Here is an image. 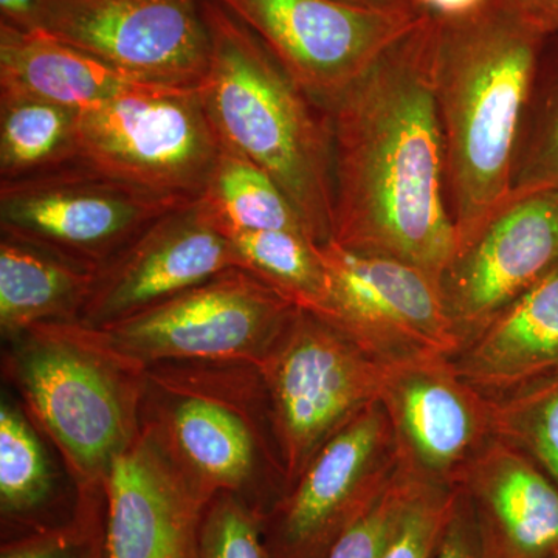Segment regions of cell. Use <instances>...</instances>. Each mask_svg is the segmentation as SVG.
<instances>
[{
  "label": "cell",
  "mask_w": 558,
  "mask_h": 558,
  "mask_svg": "<svg viewBox=\"0 0 558 558\" xmlns=\"http://www.w3.org/2000/svg\"><path fill=\"white\" fill-rule=\"evenodd\" d=\"M458 488L457 502L435 558H484L472 506Z\"/></svg>",
  "instance_id": "4dcf8cb0"
},
{
  "label": "cell",
  "mask_w": 558,
  "mask_h": 558,
  "mask_svg": "<svg viewBox=\"0 0 558 558\" xmlns=\"http://www.w3.org/2000/svg\"><path fill=\"white\" fill-rule=\"evenodd\" d=\"M339 2L362 7H416L414 0H339Z\"/></svg>",
  "instance_id": "d590c367"
},
{
  "label": "cell",
  "mask_w": 558,
  "mask_h": 558,
  "mask_svg": "<svg viewBox=\"0 0 558 558\" xmlns=\"http://www.w3.org/2000/svg\"><path fill=\"white\" fill-rule=\"evenodd\" d=\"M537 193H558V35L539 51L510 168L509 201Z\"/></svg>",
  "instance_id": "cb8c5ba5"
},
{
  "label": "cell",
  "mask_w": 558,
  "mask_h": 558,
  "mask_svg": "<svg viewBox=\"0 0 558 558\" xmlns=\"http://www.w3.org/2000/svg\"><path fill=\"white\" fill-rule=\"evenodd\" d=\"M543 35H558V0H501Z\"/></svg>",
  "instance_id": "1f68e13d"
},
{
  "label": "cell",
  "mask_w": 558,
  "mask_h": 558,
  "mask_svg": "<svg viewBox=\"0 0 558 558\" xmlns=\"http://www.w3.org/2000/svg\"><path fill=\"white\" fill-rule=\"evenodd\" d=\"M43 0H0V24L21 32H39Z\"/></svg>",
  "instance_id": "d6a6232c"
},
{
  "label": "cell",
  "mask_w": 558,
  "mask_h": 558,
  "mask_svg": "<svg viewBox=\"0 0 558 558\" xmlns=\"http://www.w3.org/2000/svg\"><path fill=\"white\" fill-rule=\"evenodd\" d=\"M546 38L501 0L472 16L436 17L433 89L457 253L508 205L521 113Z\"/></svg>",
  "instance_id": "7a4b0ae2"
},
{
  "label": "cell",
  "mask_w": 558,
  "mask_h": 558,
  "mask_svg": "<svg viewBox=\"0 0 558 558\" xmlns=\"http://www.w3.org/2000/svg\"><path fill=\"white\" fill-rule=\"evenodd\" d=\"M490 403L495 435L534 459L558 486V369Z\"/></svg>",
  "instance_id": "484cf974"
},
{
  "label": "cell",
  "mask_w": 558,
  "mask_h": 558,
  "mask_svg": "<svg viewBox=\"0 0 558 558\" xmlns=\"http://www.w3.org/2000/svg\"><path fill=\"white\" fill-rule=\"evenodd\" d=\"M328 274V300L317 317L384 366L451 359L462 343L439 281L403 260L317 244Z\"/></svg>",
  "instance_id": "52a82bcc"
},
{
  "label": "cell",
  "mask_w": 558,
  "mask_h": 558,
  "mask_svg": "<svg viewBox=\"0 0 558 558\" xmlns=\"http://www.w3.org/2000/svg\"><path fill=\"white\" fill-rule=\"evenodd\" d=\"M142 84L47 33L0 24V94L83 112Z\"/></svg>",
  "instance_id": "d6986e66"
},
{
  "label": "cell",
  "mask_w": 558,
  "mask_h": 558,
  "mask_svg": "<svg viewBox=\"0 0 558 558\" xmlns=\"http://www.w3.org/2000/svg\"><path fill=\"white\" fill-rule=\"evenodd\" d=\"M436 17L374 62L328 106L333 135L332 240L440 279L457 253L446 143L433 89Z\"/></svg>",
  "instance_id": "6da1fadb"
},
{
  "label": "cell",
  "mask_w": 558,
  "mask_h": 558,
  "mask_svg": "<svg viewBox=\"0 0 558 558\" xmlns=\"http://www.w3.org/2000/svg\"><path fill=\"white\" fill-rule=\"evenodd\" d=\"M204 0H43L39 32L130 78L201 87L211 40Z\"/></svg>",
  "instance_id": "30bf717a"
},
{
  "label": "cell",
  "mask_w": 558,
  "mask_h": 558,
  "mask_svg": "<svg viewBox=\"0 0 558 558\" xmlns=\"http://www.w3.org/2000/svg\"><path fill=\"white\" fill-rule=\"evenodd\" d=\"M484 558H553L558 486L537 462L495 436L459 476Z\"/></svg>",
  "instance_id": "2e32d148"
},
{
  "label": "cell",
  "mask_w": 558,
  "mask_h": 558,
  "mask_svg": "<svg viewBox=\"0 0 558 558\" xmlns=\"http://www.w3.org/2000/svg\"><path fill=\"white\" fill-rule=\"evenodd\" d=\"M451 365L488 399L558 369V266L499 312Z\"/></svg>",
  "instance_id": "e0dca14e"
},
{
  "label": "cell",
  "mask_w": 558,
  "mask_h": 558,
  "mask_svg": "<svg viewBox=\"0 0 558 558\" xmlns=\"http://www.w3.org/2000/svg\"><path fill=\"white\" fill-rule=\"evenodd\" d=\"M80 112L22 95L0 94V183L78 161Z\"/></svg>",
  "instance_id": "44dd1931"
},
{
  "label": "cell",
  "mask_w": 558,
  "mask_h": 558,
  "mask_svg": "<svg viewBox=\"0 0 558 558\" xmlns=\"http://www.w3.org/2000/svg\"><path fill=\"white\" fill-rule=\"evenodd\" d=\"M202 558H269L255 521L234 501L216 506L202 537Z\"/></svg>",
  "instance_id": "f546056e"
},
{
  "label": "cell",
  "mask_w": 558,
  "mask_h": 558,
  "mask_svg": "<svg viewBox=\"0 0 558 558\" xmlns=\"http://www.w3.org/2000/svg\"><path fill=\"white\" fill-rule=\"evenodd\" d=\"M490 0H414L417 9L440 20H459L478 13Z\"/></svg>",
  "instance_id": "836d02e7"
},
{
  "label": "cell",
  "mask_w": 558,
  "mask_h": 558,
  "mask_svg": "<svg viewBox=\"0 0 558 558\" xmlns=\"http://www.w3.org/2000/svg\"><path fill=\"white\" fill-rule=\"evenodd\" d=\"M293 306L260 279L230 269L119 322L73 336L121 366L159 360H252L278 340Z\"/></svg>",
  "instance_id": "277c9868"
},
{
  "label": "cell",
  "mask_w": 558,
  "mask_h": 558,
  "mask_svg": "<svg viewBox=\"0 0 558 558\" xmlns=\"http://www.w3.org/2000/svg\"><path fill=\"white\" fill-rule=\"evenodd\" d=\"M399 469L398 440L379 399L333 435L290 486L279 515V558L328 557Z\"/></svg>",
  "instance_id": "7c38bea8"
},
{
  "label": "cell",
  "mask_w": 558,
  "mask_h": 558,
  "mask_svg": "<svg viewBox=\"0 0 558 558\" xmlns=\"http://www.w3.org/2000/svg\"><path fill=\"white\" fill-rule=\"evenodd\" d=\"M17 379L33 410L84 473L108 472L131 444V414L112 360L73 336L68 322L28 330Z\"/></svg>",
  "instance_id": "8fae6325"
},
{
  "label": "cell",
  "mask_w": 558,
  "mask_h": 558,
  "mask_svg": "<svg viewBox=\"0 0 558 558\" xmlns=\"http://www.w3.org/2000/svg\"><path fill=\"white\" fill-rule=\"evenodd\" d=\"M211 54L202 100L220 142L255 163L299 213L315 244L332 240L333 135L329 109L279 64L244 22L202 2Z\"/></svg>",
  "instance_id": "3957f363"
},
{
  "label": "cell",
  "mask_w": 558,
  "mask_h": 558,
  "mask_svg": "<svg viewBox=\"0 0 558 558\" xmlns=\"http://www.w3.org/2000/svg\"><path fill=\"white\" fill-rule=\"evenodd\" d=\"M557 266L558 193L509 201L439 279L462 347Z\"/></svg>",
  "instance_id": "5bb4252c"
},
{
  "label": "cell",
  "mask_w": 558,
  "mask_h": 558,
  "mask_svg": "<svg viewBox=\"0 0 558 558\" xmlns=\"http://www.w3.org/2000/svg\"><path fill=\"white\" fill-rule=\"evenodd\" d=\"M94 279V270L2 233L0 326L3 333L13 336L47 323L75 322Z\"/></svg>",
  "instance_id": "ffe728a7"
},
{
  "label": "cell",
  "mask_w": 558,
  "mask_h": 558,
  "mask_svg": "<svg viewBox=\"0 0 558 558\" xmlns=\"http://www.w3.org/2000/svg\"><path fill=\"white\" fill-rule=\"evenodd\" d=\"M258 365L288 486L333 435L380 399L388 369L303 310L293 312Z\"/></svg>",
  "instance_id": "8992f818"
},
{
  "label": "cell",
  "mask_w": 558,
  "mask_h": 558,
  "mask_svg": "<svg viewBox=\"0 0 558 558\" xmlns=\"http://www.w3.org/2000/svg\"><path fill=\"white\" fill-rule=\"evenodd\" d=\"M222 148L201 87L142 84L80 112L76 163L163 196L199 199Z\"/></svg>",
  "instance_id": "5b68a950"
},
{
  "label": "cell",
  "mask_w": 558,
  "mask_h": 558,
  "mask_svg": "<svg viewBox=\"0 0 558 558\" xmlns=\"http://www.w3.org/2000/svg\"><path fill=\"white\" fill-rule=\"evenodd\" d=\"M457 487L421 478L381 558H435L457 502Z\"/></svg>",
  "instance_id": "f1b7e54d"
},
{
  "label": "cell",
  "mask_w": 558,
  "mask_h": 558,
  "mask_svg": "<svg viewBox=\"0 0 558 558\" xmlns=\"http://www.w3.org/2000/svg\"><path fill=\"white\" fill-rule=\"evenodd\" d=\"M49 469L39 440L9 403L0 409V497L3 508L38 505L49 490Z\"/></svg>",
  "instance_id": "4316f807"
},
{
  "label": "cell",
  "mask_w": 558,
  "mask_h": 558,
  "mask_svg": "<svg viewBox=\"0 0 558 558\" xmlns=\"http://www.w3.org/2000/svg\"><path fill=\"white\" fill-rule=\"evenodd\" d=\"M421 476L400 464L396 478L368 512L344 532L326 558H381L398 531Z\"/></svg>",
  "instance_id": "83f0119b"
},
{
  "label": "cell",
  "mask_w": 558,
  "mask_h": 558,
  "mask_svg": "<svg viewBox=\"0 0 558 558\" xmlns=\"http://www.w3.org/2000/svg\"><path fill=\"white\" fill-rule=\"evenodd\" d=\"M191 201L138 189L75 163L0 183V229L97 271L150 223Z\"/></svg>",
  "instance_id": "ba28073f"
},
{
  "label": "cell",
  "mask_w": 558,
  "mask_h": 558,
  "mask_svg": "<svg viewBox=\"0 0 558 558\" xmlns=\"http://www.w3.org/2000/svg\"><path fill=\"white\" fill-rule=\"evenodd\" d=\"M216 2L244 22L326 108L427 16L417 7H362L339 0Z\"/></svg>",
  "instance_id": "9c48e42d"
},
{
  "label": "cell",
  "mask_w": 558,
  "mask_h": 558,
  "mask_svg": "<svg viewBox=\"0 0 558 558\" xmlns=\"http://www.w3.org/2000/svg\"><path fill=\"white\" fill-rule=\"evenodd\" d=\"M380 402L400 464L442 486L457 487L464 469L497 436L490 399L462 379L450 359L388 366Z\"/></svg>",
  "instance_id": "9a60e30c"
},
{
  "label": "cell",
  "mask_w": 558,
  "mask_h": 558,
  "mask_svg": "<svg viewBox=\"0 0 558 558\" xmlns=\"http://www.w3.org/2000/svg\"><path fill=\"white\" fill-rule=\"evenodd\" d=\"M553 558H558V553L556 554V556H554Z\"/></svg>",
  "instance_id": "8d00e7d4"
},
{
  "label": "cell",
  "mask_w": 558,
  "mask_h": 558,
  "mask_svg": "<svg viewBox=\"0 0 558 558\" xmlns=\"http://www.w3.org/2000/svg\"><path fill=\"white\" fill-rule=\"evenodd\" d=\"M202 199L223 226L241 230L292 231L310 238L299 213L277 183L255 163L226 146Z\"/></svg>",
  "instance_id": "d4e9b609"
},
{
  "label": "cell",
  "mask_w": 558,
  "mask_h": 558,
  "mask_svg": "<svg viewBox=\"0 0 558 558\" xmlns=\"http://www.w3.org/2000/svg\"><path fill=\"white\" fill-rule=\"evenodd\" d=\"M108 558H182L189 510L168 464L130 444L108 470Z\"/></svg>",
  "instance_id": "ac0fdd59"
},
{
  "label": "cell",
  "mask_w": 558,
  "mask_h": 558,
  "mask_svg": "<svg viewBox=\"0 0 558 558\" xmlns=\"http://www.w3.org/2000/svg\"><path fill=\"white\" fill-rule=\"evenodd\" d=\"M230 269H241L236 250L201 196L150 223L95 271L75 322L101 328Z\"/></svg>",
  "instance_id": "4fadbf2b"
},
{
  "label": "cell",
  "mask_w": 558,
  "mask_h": 558,
  "mask_svg": "<svg viewBox=\"0 0 558 558\" xmlns=\"http://www.w3.org/2000/svg\"><path fill=\"white\" fill-rule=\"evenodd\" d=\"M2 558H65L64 553L58 546H32V548L10 553Z\"/></svg>",
  "instance_id": "e575fe53"
},
{
  "label": "cell",
  "mask_w": 558,
  "mask_h": 558,
  "mask_svg": "<svg viewBox=\"0 0 558 558\" xmlns=\"http://www.w3.org/2000/svg\"><path fill=\"white\" fill-rule=\"evenodd\" d=\"M218 223L236 250L242 270L299 310L314 315L323 311L328 300V274L314 241L292 231L233 229L219 219Z\"/></svg>",
  "instance_id": "603a6c76"
},
{
  "label": "cell",
  "mask_w": 558,
  "mask_h": 558,
  "mask_svg": "<svg viewBox=\"0 0 558 558\" xmlns=\"http://www.w3.org/2000/svg\"><path fill=\"white\" fill-rule=\"evenodd\" d=\"M170 432L180 458L204 483L241 486L252 476L256 444L233 411L207 399H185L174 407Z\"/></svg>",
  "instance_id": "7402d4cb"
}]
</instances>
